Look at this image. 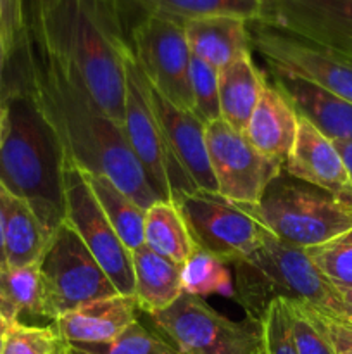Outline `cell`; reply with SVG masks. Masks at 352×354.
Listing matches in <instances>:
<instances>
[{"instance_id":"20","label":"cell","mask_w":352,"mask_h":354,"mask_svg":"<svg viewBox=\"0 0 352 354\" xmlns=\"http://www.w3.org/2000/svg\"><path fill=\"white\" fill-rule=\"evenodd\" d=\"M193 57L221 69L242 55L252 54L248 23L233 16L200 17L183 23Z\"/></svg>"},{"instance_id":"34","label":"cell","mask_w":352,"mask_h":354,"mask_svg":"<svg viewBox=\"0 0 352 354\" xmlns=\"http://www.w3.org/2000/svg\"><path fill=\"white\" fill-rule=\"evenodd\" d=\"M262 342L264 354H299L292 335L289 304L285 299H275L261 318Z\"/></svg>"},{"instance_id":"36","label":"cell","mask_w":352,"mask_h":354,"mask_svg":"<svg viewBox=\"0 0 352 354\" xmlns=\"http://www.w3.org/2000/svg\"><path fill=\"white\" fill-rule=\"evenodd\" d=\"M311 310L314 311L316 318L320 320L321 327L326 332L328 339H330L331 346L335 349V354H352V339L345 334L344 327L338 322V318L330 317L326 313H321V311L314 310V308H311Z\"/></svg>"},{"instance_id":"9","label":"cell","mask_w":352,"mask_h":354,"mask_svg":"<svg viewBox=\"0 0 352 354\" xmlns=\"http://www.w3.org/2000/svg\"><path fill=\"white\" fill-rule=\"evenodd\" d=\"M173 203L182 213L193 244L226 265L247 258L261 245L264 227L217 192H183Z\"/></svg>"},{"instance_id":"6","label":"cell","mask_w":352,"mask_h":354,"mask_svg":"<svg viewBox=\"0 0 352 354\" xmlns=\"http://www.w3.org/2000/svg\"><path fill=\"white\" fill-rule=\"evenodd\" d=\"M43 289V318L57 320L97 299L119 294L79 235L62 221L38 261Z\"/></svg>"},{"instance_id":"37","label":"cell","mask_w":352,"mask_h":354,"mask_svg":"<svg viewBox=\"0 0 352 354\" xmlns=\"http://www.w3.org/2000/svg\"><path fill=\"white\" fill-rule=\"evenodd\" d=\"M337 289L340 294V311L335 318H342L352 324V289L351 287H337Z\"/></svg>"},{"instance_id":"33","label":"cell","mask_w":352,"mask_h":354,"mask_svg":"<svg viewBox=\"0 0 352 354\" xmlns=\"http://www.w3.org/2000/svg\"><path fill=\"white\" fill-rule=\"evenodd\" d=\"M290 322H292V335L299 354H335L333 346L328 339L326 332L321 327L320 320L309 306L300 303H290Z\"/></svg>"},{"instance_id":"31","label":"cell","mask_w":352,"mask_h":354,"mask_svg":"<svg viewBox=\"0 0 352 354\" xmlns=\"http://www.w3.org/2000/svg\"><path fill=\"white\" fill-rule=\"evenodd\" d=\"M64 349L66 342L54 325L38 327L17 322L3 335L2 354H62Z\"/></svg>"},{"instance_id":"39","label":"cell","mask_w":352,"mask_h":354,"mask_svg":"<svg viewBox=\"0 0 352 354\" xmlns=\"http://www.w3.org/2000/svg\"><path fill=\"white\" fill-rule=\"evenodd\" d=\"M3 187L0 185V268H7L6 252H3Z\"/></svg>"},{"instance_id":"10","label":"cell","mask_w":352,"mask_h":354,"mask_svg":"<svg viewBox=\"0 0 352 354\" xmlns=\"http://www.w3.org/2000/svg\"><path fill=\"white\" fill-rule=\"evenodd\" d=\"M130 45L148 83L176 107L192 111V52L183 24L155 14H141L130 28Z\"/></svg>"},{"instance_id":"47","label":"cell","mask_w":352,"mask_h":354,"mask_svg":"<svg viewBox=\"0 0 352 354\" xmlns=\"http://www.w3.org/2000/svg\"><path fill=\"white\" fill-rule=\"evenodd\" d=\"M62 354H66V353H64V351H62Z\"/></svg>"},{"instance_id":"16","label":"cell","mask_w":352,"mask_h":354,"mask_svg":"<svg viewBox=\"0 0 352 354\" xmlns=\"http://www.w3.org/2000/svg\"><path fill=\"white\" fill-rule=\"evenodd\" d=\"M283 169L302 182L326 190L338 199L352 203L351 182L337 147L306 118L299 116L295 142L283 162Z\"/></svg>"},{"instance_id":"4","label":"cell","mask_w":352,"mask_h":354,"mask_svg":"<svg viewBox=\"0 0 352 354\" xmlns=\"http://www.w3.org/2000/svg\"><path fill=\"white\" fill-rule=\"evenodd\" d=\"M233 266V296L248 318L261 322L275 299L300 303L337 317L338 289L313 265L306 249L282 241L264 228L261 245Z\"/></svg>"},{"instance_id":"17","label":"cell","mask_w":352,"mask_h":354,"mask_svg":"<svg viewBox=\"0 0 352 354\" xmlns=\"http://www.w3.org/2000/svg\"><path fill=\"white\" fill-rule=\"evenodd\" d=\"M269 82L290 100L295 113L333 142L352 140V104L306 80L269 71Z\"/></svg>"},{"instance_id":"32","label":"cell","mask_w":352,"mask_h":354,"mask_svg":"<svg viewBox=\"0 0 352 354\" xmlns=\"http://www.w3.org/2000/svg\"><path fill=\"white\" fill-rule=\"evenodd\" d=\"M190 90H192V113L200 123L209 124L221 120L219 90H217V69L207 62L190 59Z\"/></svg>"},{"instance_id":"44","label":"cell","mask_w":352,"mask_h":354,"mask_svg":"<svg viewBox=\"0 0 352 354\" xmlns=\"http://www.w3.org/2000/svg\"><path fill=\"white\" fill-rule=\"evenodd\" d=\"M64 353L66 354H88V353H85V351H79V349H76V348H71V346H68V344H66Z\"/></svg>"},{"instance_id":"2","label":"cell","mask_w":352,"mask_h":354,"mask_svg":"<svg viewBox=\"0 0 352 354\" xmlns=\"http://www.w3.org/2000/svg\"><path fill=\"white\" fill-rule=\"evenodd\" d=\"M31 44L75 73L116 124L124 118V62L131 54L123 0H23Z\"/></svg>"},{"instance_id":"29","label":"cell","mask_w":352,"mask_h":354,"mask_svg":"<svg viewBox=\"0 0 352 354\" xmlns=\"http://www.w3.org/2000/svg\"><path fill=\"white\" fill-rule=\"evenodd\" d=\"M71 348L88 354H179L178 349L159 334L147 330L144 325L133 322L121 334L97 344H76Z\"/></svg>"},{"instance_id":"46","label":"cell","mask_w":352,"mask_h":354,"mask_svg":"<svg viewBox=\"0 0 352 354\" xmlns=\"http://www.w3.org/2000/svg\"><path fill=\"white\" fill-rule=\"evenodd\" d=\"M252 354H264V353H262V348H259L257 351H255V353H252Z\"/></svg>"},{"instance_id":"38","label":"cell","mask_w":352,"mask_h":354,"mask_svg":"<svg viewBox=\"0 0 352 354\" xmlns=\"http://www.w3.org/2000/svg\"><path fill=\"white\" fill-rule=\"evenodd\" d=\"M333 142V140H331ZM335 147H337L338 154H340L342 161H344L345 169H347L349 182H351V190H352V140L349 142H333Z\"/></svg>"},{"instance_id":"21","label":"cell","mask_w":352,"mask_h":354,"mask_svg":"<svg viewBox=\"0 0 352 354\" xmlns=\"http://www.w3.org/2000/svg\"><path fill=\"white\" fill-rule=\"evenodd\" d=\"M133 294L138 310L152 315L171 306L183 294L182 266L140 245L131 251Z\"/></svg>"},{"instance_id":"11","label":"cell","mask_w":352,"mask_h":354,"mask_svg":"<svg viewBox=\"0 0 352 354\" xmlns=\"http://www.w3.org/2000/svg\"><path fill=\"white\" fill-rule=\"evenodd\" d=\"M64 221L79 235L83 244L102 266L116 290L124 296L133 294V266L131 252L97 203L85 175L78 166L64 165Z\"/></svg>"},{"instance_id":"8","label":"cell","mask_w":352,"mask_h":354,"mask_svg":"<svg viewBox=\"0 0 352 354\" xmlns=\"http://www.w3.org/2000/svg\"><path fill=\"white\" fill-rule=\"evenodd\" d=\"M148 317L179 354H252L261 348V322L231 320L204 297L183 292L171 306Z\"/></svg>"},{"instance_id":"13","label":"cell","mask_w":352,"mask_h":354,"mask_svg":"<svg viewBox=\"0 0 352 354\" xmlns=\"http://www.w3.org/2000/svg\"><path fill=\"white\" fill-rule=\"evenodd\" d=\"M206 147L217 194L237 206H254L266 187L283 169L282 162L262 156L244 133L223 120L206 124Z\"/></svg>"},{"instance_id":"12","label":"cell","mask_w":352,"mask_h":354,"mask_svg":"<svg viewBox=\"0 0 352 354\" xmlns=\"http://www.w3.org/2000/svg\"><path fill=\"white\" fill-rule=\"evenodd\" d=\"M252 52L269 71L306 80L352 104V59L282 33L261 23H248Z\"/></svg>"},{"instance_id":"7","label":"cell","mask_w":352,"mask_h":354,"mask_svg":"<svg viewBox=\"0 0 352 354\" xmlns=\"http://www.w3.org/2000/svg\"><path fill=\"white\" fill-rule=\"evenodd\" d=\"M121 128L148 183L161 199L175 201L179 194L197 190L162 137L148 97L147 78L135 61L133 52L124 62V118Z\"/></svg>"},{"instance_id":"15","label":"cell","mask_w":352,"mask_h":354,"mask_svg":"<svg viewBox=\"0 0 352 354\" xmlns=\"http://www.w3.org/2000/svg\"><path fill=\"white\" fill-rule=\"evenodd\" d=\"M148 83V80H147ZM152 109L161 124L162 137L197 190L217 192L206 147V124L192 111L176 107L148 83Z\"/></svg>"},{"instance_id":"14","label":"cell","mask_w":352,"mask_h":354,"mask_svg":"<svg viewBox=\"0 0 352 354\" xmlns=\"http://www.w3.org/2000/svg\"><path fill=\"white\" fill-rule=\"evenodd\" d=\"M255 23L352 59V0H264Z\"/></svg>"},{"instance_id":"27","label":"cell","mask_w":352,"mask_h":354,"mask_svg":"<svg viewBox=\"0 0 352 354\" xmlns=\"http://www.w3.org/2000/svg\"><path fill=\"white\" fill-rule=\"evenodd\" d=\"M0 315L10 325L23 315L43 318V289L38 263L21 268H0Z\"/></svg>"},{"instance_id":"5","label":"cell","mask_w":352,"mask_h":354,"mask_svg":"<svg viewBox=\"0 0 352 354\" xmlns=\"http://www.w3.org/2000/svg\"><path fill=\"white\" fill-rule=\"evenodd\" d=\"M261 227L297 248H314L352 228V203L289 175L269 182L261 201L240 206Z\"/></svg>"},{"instance_id":"42","label":"cell","mask_w":352,"mask_h":354,"mask_svg":"<svg viewBox=\"0 0 352 354\" xmlns=\"http://www.w3.org/2000/svg\"><path fill=\"white\" fill-rule=\"evenodd\" d=\"M3 64H6V61H3L2 57H0V100H2V95H3Z\"/></svg>"},{"instance_id":"30","label":"cell","mask_w":352,"mask_h":354,"mask_svg":"<svg viewBox=\"0 0 352 354\" xmlns=\"http://www.w3.org/2000/svg\"><path fill=\"white\" fill-rule=\"evenodd\" d=\"M306 254L335 287L352 289V228L324 244L307 248Z\"/></svg>"},{"instance_id":"23","label":"cell","mask_w":352,"mask_h":354,"mask_svg":"<svg viewBox=\"0 0 352 354\" xmlns=\"http://www.w3.org/2000/svg\"><path fill=\"white\" fill-rule=\"evenodd\" d=\"M266 75L252 61V54L242 55L237 61L217 69L221 120L233 130L244 133L254 113Z\"/></svg>"},{"instance_id":"3","label":"cell","mask_w":352,"mask_h":354,"mask_svg":"<svg viewBox=\"0 0 352 354\" xmlns=\"http://www.w3.org/2000/svg\"><path fill=\"white\" fill-rule=\"evenodd\" d=\"M2 100L7 133L0 149V185L28 203L54 232L66 216L61 149L30 99L6 76Z\"/></svg>"},{"instance_id":"1","label":"cell","mask_w":352,"mask_h":354,"mask_svg":"<svg viewBox=\"0 0 352 354\" xmlns=\"http://www.w3.org/2000/svg\"><path fill=\"white\" fill-rule=\"evenodd\" d=\"M3 75L23 90L52 131L62 165L107 176L144 209L161 201L123 128L100 109L75 73L38 50L24 31L6 59Z\"/></svg>"},{"instance_id":"19","label":"cell","mask_w":352,"mask_h":354,"mask_svg":"<svg viewBox=\"0 0 352 354\" xmlns=\"http://www.w3.org/2000/svg\"><path fill=\"white\" fill-rule=\"evenodd\" d=\"M299 116L290 100L266 76V85L248 120L244 135L255 151L269 159L285 162L293 147Z\"/></svg>"},{"instance_id":"40","label":"cell","mask_w":352,"mask_h":354,"mask_svg":"<svg viewBox=\"0 0 352 354\" xmlns=\"http://www.w3.org/2000/svg\"><path fill=\"white\" fill-rule=\"evenodd\" d=\"M7 133V106L3 100H0V149H2L3 140Z\"/></svg>"},{"instance_id":"26","label":"cell","mask_w":352,"mask_h":354,"mask_svg":"<svg viewBox=\"0 0 352 354\" xmlns=\"http://www.w3.org/2000/svg\"><path fill=\"white\" fill-rule=\"evenodd\" d=\"M83 171V169H81ZM97 203L102 207L104 214L113 225L116 234L128 249L135 251L144 245V223L145 209L135 203L128 194H124L107 176L97 173L83 171Z\"/></svg>"},{"instance_id":"22","label":"cell","mask_w":352,"mask_h":354,"mask_svg":"<svg viewBox=\"0 0 352 354\" xmlns=\"http://www.w3.org/2000/svg\"><path fill=\"white\" fill-rule=\"evenodd\" d=\"M54 232L19 197L3 190V252L7 268H21L40 261Z\"/></svg>"},{"instance_id":"18","label":"cell","mask_w":352,"mask_h":354,"mask_svg":"<svg viewBox=\"0 0 352 354\" xmlns=\"http://www.w3.org/2000/svg\"><path fill=\"white\" fill-rule=\"evenodd\" d=\"M138 304L133 296L97 299L54 320L55 330L68 346L97 344L116 337L128 325L137 322Z\"/></svg>"},{"instance_id":"28","label":"cell","mask_w":352,"mask_h":354,"mask_svg":"<svg viewBox=\"0 0 352 354\" xmlns=\"http://www.w3.org/2000/svg\"><path fill=\"white\" fill-rule=\"evenodd\" d=\"M182 287L183 292L197 297L233 294L226 263L197 245L182 265Z\"/></svg>"},{"instance_id":"35","label":"cell","mask_w":352,"mask_h":354,"mask_svg":"<svg viewBox=\"0 0 352 354\" xmlns=\"http://www.w3.org/2000/svg\"><path fill=\"white\" fill-rule=\"evenodd\" d=\"M24 31L23 0H0V57L12 54Z\"/></svg>"},{"instance_id":"45","label":"cell","mask_w":352,"mask_h":354,"mask_svg":"<svg viewBox=\"0 0 352 354\" xmlns=\"http://www.w3.org/2000/svg\"><path fill=\"white\" fill-rule=\"evenodd\" d=\"M2 348H3V337H0V354H2Z\"/></svg>"},{"instance_id":"24","label":"cell","mask_w":352,"mask_h":354,"mask_svg":"<svg viewBox=\"0 0 352 354\" xmlns=\"http://www.w3.org/2000/svg\"><path fill=\"white\" fill-rule=\"evenodd\" d=\"M126 7H137L141 14H155L186 23L200 17L233 16L247 23L261 19L264 0H123Z\"/></svg>"},{"instance_id":"25","label":"cell","mask_w":352,"mask_h":354,"mask_svg":"<svg viewBox=\"0 0 352 354\" xmlns=\"http://www.w3.org/2000/svg\"><path fill=\"white\" fill-rule=\"evenodd\" d=\"M144 244L179 266L192 254L195 244L173 201L161 199L145 209Z\"/></svg>"},{"instance_id":"43","label":"cell","mask_w":352,"mask_h":354,"mask_svg":"<svg viewBox=\"0 0 352 354\" xmlns=\"http://www.w3.org/2000/svg\"><path fill=\"white\" fill-rule=\"evenodd\" d=\"M331 317V315H330ZM338 322H340L342 324V327H344V330H345V334L349 335V337L352 339V324H349V322H345V320H342V318H338Z\"/></svg>"},{"instance_id":"41","label":"cell","mask_w":352,"mask_h":354,"mask_svg":"<svg viewBox=\"0 0 352 354\" xmlns=\"http://www.w3.org/2000/svg\"><path fill=\"white\" fill-rule=\"evenodd\" d=\"M9 327H10L9 322H7L6 318H3L2 315H0V337H3V335L7 334V330H9Z\"/></svg>"}]
</instances>
